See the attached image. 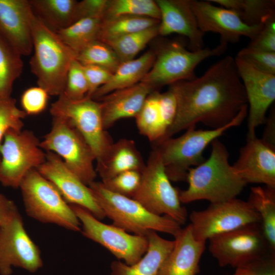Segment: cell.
<instances>
[{"label":"cell","instance_id":"6da1fadb","mask_svg":"<svg viewBox=\"0 0 275 275\" xmlns=\"http://www.w3.org/2000/svg\"><path fill=\"white\" fill-rule=\"evenodd\" d=\"M176 100L174 120L159 141L202 123L212 129L227 124L248 104L235 59L218 61L200 77L170 85Z\"/></svg>","mask_w":275,"mask_h":275},{"label":"cell","instance_id":"7a4b0ae2","mask_svg":"<svg viewBox=\"0 0 275 275\" xmlns=\"http://www.w3.org/2000/svg\"><path fill=\"white\" fill-rule=\"evenodd\" d=\"M186 181L188 187L179 190L181 203L205 200L217 203L236 198L247 183L229 162V153L218 139L211 143L208 159L190 168Z\"/></svg>","mask_w":275,"mask_h":275},{"label":"cell","instance_id":"3957f363","mask_svg":"<svg viewBox=\"0 0 275 275\" xmlns=\"http://www.w3.org/2000/svg\"><path fill=\"white\" fill-rule=\"evenodd\" d=\"M32 31L34 53L30 61L31 71L37 78L38 86L49 95L59 96L64 92L69 67L77 53L35 15Z\"/></svg>","mask_w":275,"mask_h":275},{"label":"cell","instance_id":"277c9868","mask_svg":"<svg viewBox=\"0 0 275 275\" xmlns=\"http://www.w3.org/2000/svg\"><path fill=\"white\" fill-rule=\"evenodd\" d=\"M248 105L243 106L235 118L224 126L208 130L190 127L178 137L153 143L169 179L174 182L186 181L191 167H196L205 160L203 153L207 146L226 131L242 123L248 116Z\"/></svg>","mask_w":275,"mask_h":275},{"label":"cell","instance_id":"5b68a950","mask_svg":"<svg viewBox=\"0 0 275 275\" xmlns=\"http://www.w3.org/2000/svg\"><path fill=\"white\" fill-rule=\"evenodd\" d=\"M88 187L105 217L128 233L146 236L153 231L175 237L182 229L170 217L153 214L132 198L109 191L102 182L94 181Z\"/></svg>","mask_w":275,"mask_h":275},{"label":"cell","instance_id":"8992f818","mask_svg":"<svg viewBox=\"0 0 275 275\" xmlns=\"http://www.w3.org/2000/svg\"><path fill=\"white\" fill-rule=\"evenodd\" d=\"M132 198L150 212L169 216L180 225L187 220V211L181 205L179 190L171 184L159 151L154 146L141 173L139 186Z\"/></svg>","mask_w":275,"mask_h":275},{"label":"cell","instance_id":"52a82bcc","mask_svg":"<svg viewBox=\"0 0 275 275\" xmlns=\"http://www.w3.org/2000/svg\"><path fill=\"white\" fill-rule=\"evenodd\" d=\"M19 188L25 212L29 216L43 223L81 231L80 223L70 205L37 169L31 170L26 175Z\"/></svg>","mask_w":275,"mask_h":275},{"label":"cell","instance_id":"ba28073f","mask_svg":"<svg viewBox=\"0 0 275 275\" xmlns=\"http://www.w3.org/2000/svg\"><path fill=\"white\" fill-rule=\"evenodd\" d=\"M228 43L220 41L214 48L204 47L190 51L183 43L172 41L164 44L156 53L155 61L141 82L150 86L154 91L166 85L196 77V67L207 58L224 53Z\"/></svg>","mask_w":275,"mask_h":275},{"label":"cell","instance_id":"9c48e42d","mask_svg":"<svg viewBox=\"0 0 275 275\" xmlns=\"http://www.w3.org/2000/svg\"><path fill=\"white\" fill-rule=\"evenodd\" d=\"M40 147L60 156L67 167L86 185L97 176L96 160L90 146L67 119L53 117L50 130L40 142Z\"/></svg>","mask_w":275,"mask_h":275},{"label":"cell","instance_id":"30bf717a","mask_svg":"<svg viewBox=\"0 0 275 275\" xmlns=\"http://www.w3.org/2000/svg\"><path fill=\"white\" fill-rule=\"evenodd\" d=\"M40 141L29 130L10 129L0 147V183L13 188L19 186L26 175L46 160Z\"/></svg>","mask_w":275,"mask_h":275},{"label":"cell","instance_id":"8fae6325","mask_svg":"<svg viewBox=\"0 0 275 275\" xmlns=\"http://www.w3.org/2000/svg\"><path fill=\"white\" fill-rule=\"evenodd\" d=\"M58 97L50 106V114L68 120L90 146L96 161H100L114 143L103 127L100 102L88 96L76 101L63 94Z\"/></svg>","mask_w":275,"mask_h":275},{"label":"cell","instance_id":"7c38bea8","mask_svg":"<svg viewBox=\"0 0 275 275\" xmlns=\"http://www.w3.org/2000/svg\"><path fill=\"white\" fill-rule=\"evenodd\" d=\"M69 205L80 223L82 235L105 248L118 260L131 265L147 252L146 236L131 234L113 224H104L85 208Z\"/></svg>","mask_w":275,"mask_h":275},{"label":"cell","instance_id":"4fadbf2b","mask_svg":"<svg viewBox=\"0 0 275 275\" xmlns=\"http://www.w3.org/2000/svg\"><path fill=\"white\" fill-rule=\"evenodd\" d=\"M189 219L195 238L205 242L242 227L260 224L259 214L248 201L237 198L211 203L204 210L193 211Z\"/></svg>","mask_w":275,"mask_h":275},{"label":"cell","instance_id":"5bb4252c","mask_svg":"<svg viewBox=\"0 0 275 275\" xmlns=\"http://www.w3.org/2000/svg\"><path fill=\"white\" fill-rule=\"evenodd\" d=\"M209 251L219 266L237 268L271 251L260 224L247 225L209 240Z\"/></svg>","mask_w":275,"mask_h":275},{"label":"cell","instance_id":"9a60e30c","mask_svg":"<svg viewBox=\"0 0 275 275\" xmlns=\"http://www.w3.org/2000/svg\"><path fill=\"white\" fill-rule=\"evenodd\" d=\"M43 265L40 251L18 214L0 227V274L11 275L13 266L34 272Z\"/></svg>","mask_w":275,"mask_h":275},{"label":"cell","instance_id":"2e32d148","mask_svg":"<svg viewBox=\"0 0 275 275\" xmlns=\"http://www.w3.org/2000/svg\"><path fill=\"white\" fill-rule=\"evenodd\" d=\"M189 2L200 30L204 33L219 34L220 41L228 44L236 43L242 37L253 39L262 25H249L234 11L214 5L209 1Z\"/></svg>","mask_w":275,"mask_h":275},{"label":"cell","instance_id":"e0dca14e","mask_svg":"<svg viewBox=\"0 0 275 275\" xmlns=\"http://www.w3.org/2000/svg\"><path fill=\"white\" fill-rule=\"evenodd\" d=\"M37 170L53 184L67 203L85 208L99 220L105 217L88 186L80 181L57 154L46 152L45 161Z\"/></svg>","mask_w":275,"mask_h":275},{"label":"cell","instance_id":"ac0fdd59","mask_svg":"<svg viewBox=\"0 0 275 275\" xmlns=\"http://www.w3.org/2000/svg\"><path fill=\"white\" fill-rule=\"evenodd\" d=\"M234 59L249 105L248 137H251L265 123L267 109L274 101L275 75L261 72L237 57Z\"/></svg>","mask_w":275,"mask_h":275},{"label":"cell","instance_id":"d6986e66","mask_svg":"<svg viewBox=\"0 0 275 275\" xmlns=\"http://www.w3.org/2000/svg\"><path fill=\"white\" fill-rule=\"evenodd\" d=\"M232 166L247 184L260 183L275 188V148L256 135L247 138Z\"/></svg>","mask_w":275,"mask_h":275},{"label":"cell","instance_id":"ffe728a7","mask_svg":"<svg viewBox=\"0 0 275 275\" xmlns=\"http://www.w3.org/2000/svg\"><path fill=\"white\" fill-rule=\"evenodd\" d=\"M34 15L29 0H0V36L22 56L33 50Z\"/></svg>","mask_w":275,"mask_h":275},{"label":"cell","instance_id":"44dd1931","mask_svg":"<svg viewBox=\"0 0 275 275\" xmlns=\"http://www.w3.org/2000/svg\"><path fill=\"white\" fill-rule=\"evenodd\" d=\"M176 108V100L171 90L152 91L135 117L139 132L153 144L157 142L172 125Z\"/></svg>","mask_w":275,"mask_h":275},{"label":"cell","instance_id":"7402d4cb","mask_svg":"<svg viewBox=\"0 0 275 275\" xmlns=\"http://www.w3.org/2000/svg\"><path fill=\"white\" fill-rule=\"evenodd\" d=\"M160 12L158 34H177L186 38L191 51L204 48V33L199 28L189 0H156Z\"/></svg>","mask_w":275,"mask_h":275},{"label":"cell","instance_id":"603a6c76","mask_svg":"<svg viewBox=\"0 0 275 275\" xmlns=\"http://www.w3.org/2000/svg\"><path fill=\"white\" fill-rule=\"evenodd\" d=\"M174 237V247L158 275H196L206 242L195 238L190 224L182 228Z\"/></svg>","mask_w":275,"mask_h":275},{"label":"cell","instance_id":"cb8c5ba5","mask_svg":"<svg viewBox=\"0 0 275 275\" xmlns=\"http://www.w3.org/2000/svg\"><path fill=\"white\" fill-rule=\"evenodd\" d=\"M154 91L140 82L130 87L114 91L97 101L101 103L103 125L106 130L120 119L135 118L148 95Z\"/></svg>","mask_w":275,"mask_h":275},{"label":"cell","instance_id":"d4e9b609","mask_svg":"<svg viewBox=\"0 0 275 275\" xmlns=\"http://www.w3.org/2000/svg\"><path fill=\"white\" fill-rule=\"evenodd\" d=\"M145 165L134 141L123 138L111 145L102 158L97 162L96 171L103 181L128 171L142 173Z\"/></svg>","mask_w":275,"mask_h":275},{"label":"cell","instance_id":"484cf974","mask_svg":"<svg viewBox=\"0 0 275 275\" xmlns=\"http://www.w3.org/2000/svg\"><path fill=\"white\" fill-rule=\"evenodd\" d=\"M146 236L148 248L142 258L131 265L119 260L113 261L111 264L110 275H158L175 241L163 238L153 231L149 232Z\"/></svg>","mask_w":275,"mask_h":275},{"label":"cell","instance_id":"4316f807","mask_svg":"<svg viewBox=\"0 0 275 275\" xmlns=\"http://www.w3.org/2000/svg\"><path fill=\"white\" fill-rule=\"evenodd\" d=\"M155 58L156 53L149 50L138 58L121 63L110 79L99 88L91 98L98 100L111 92L141 82L152 67Z\"/></svg>","mask_w":275,"mask_h":275},{"label":"cell","instance_id":"83f0119b","mask_svg":"<svg viewBox=\"0 0 275 275\" xmlns=\"http://www.w3.org/2000/svg\"><path fill=\"white\" fill-rule=\"evenodd\" d=\"M34 14L48 28L57 32L75 22V0H29Z\"/></svg>","mask_w":275,"mask_h":275},{"label":"cell","instance_id":"f1b7e54d","mask_svg":"<svg viewBox=\"0 0 275 275\" xmlns=\"http://www.w3.org/2000/svg\"><path fill=\"white\" fill-rule=\"evenodd\" d=\"M248 202L258 213L260 226L271 252L275 251V188L252 187Z\"/></svg>","mask_w":275,"mask_h":275},{"label":"cell","instance_id":"f546056e","mask_svg":"<svg viewBox=\"0 0 275 275\" xmlns=\"http://www.w3.org/2000/svg\"><path fill=\"white\" fill-rule=\"evenodd\" d=\"M160 20L144 16L120 15L102 18L98 40L102 42L159 24Z\"/></svg>","mask_w":275,"mask_h":275},{"label":"cell","instance_id":"4dcf8cb0","mask_svg":"<svg viewBox=\"0 0 275 275\" xmlns=\"http://www.w3.org/2000/svg\"><path fill=\"white\" fill-rule=\"evenodd\" d=\"M224 8L236 12L246 24L260 25L275 16L273 0H210Z\"/></svg>","mask_w":275,"mask_h":275},{"label":"cell","instance_id":"1f68e13d","mask_svg":"<svg viewBox=\"0 0 275 275\" xmlns=\"http://www.w3.org/2000/svg\"><path fill=\"white\" fill-rule=\"evenodd\" d=\"M101 18H85L56 32L63 42L77 53L97 40Z\"/></svg>","mask_w":275,"mask_h":275},{"label":"cell","instance_id":"d6a6232c","mask_svg":"<svg viewBox=\"0 0 275 275\" xmlns=\"http://www.w3.org/2000/svg\"><path fill=\"white\" fill-rule=\"evenodd\" d=\"M22 56L0 36V100L11 97L23 70Z\"/></svg>","mask_w":275,"mask_h":275},{"label":"cell","instance_id":"836d02e7","mask_svg":"<svg viewBox=\"0 0 275 275\" xmlns=\"http://www.w3.org/2000/svg\"><path fill=\"white\" fill-rule=\"evenodd\" d=\"M158 25L129 34L105 43L113 50L120 63L128 61L134 59L149 42L159 35Z\"/></svg>","mask_w":275,"mask_h":275},{"label":"cell","instance_id":"e575fe53","mask_svg":"<svg viewBox=\"0 0 275 275\" xmlns=\"http://www.w3.org/2000/svg\"><path fill=\"white\" fill-rule=\"evenodd\" d=\"M120 15L144 16L160 19V12L155 1L107 0L102 18Z\"/></svg>","mask_w":275,"mask_h":275},{"label":"cell","instance_id":"d590c367","mask_svg":"<svg viewBox=\"0 0 275 275\" xmlns=\"http://www.w3.org/2000/svg\"><path fill=\"white\" fill-rule=\"evenodd\" d=\"M76 60L82 65H95L113 73L120 62L113 50L106 43L96 40L77 53Z\"/></svg>","mask_w":275,"mask_h":275},{"label":"cell","instance_id":"8d00e7d4","mask_svg":"<svg viewBox=\"0 0 275 275\" xmlns=\"http://www.w3.org/2000/svg\"><path fill=\"white\" fill-rule=\"evenodd\" d=\"M26 115L23 110L17 107L16 100L11 97L0 100V147L9 129H22L23 119Z\"/></svg>","mask_w":275,"mask_h":275},{"label":"cell","instance_id":"74e56055","mask_svg":"<svg viewBox=\"0 0 275 275\" xmlns=\"http://www.w3.org/2000/svg\"><path fill=\"white\" fill-rule=\"evenodd\" d=\"M88 91V84L82 65L74 60L69 67L63 94L69 99L76 101L84 98Z\"/></svg>","mask_w":275,"mask_h":275},{"label":"cell","instance_id":"f35d334b","mask_svg":"<svg viewBox=\"0 0 275 275\" xmlns=\"http://www.w3.org/2000/svg\"><path fill=\"white\" fill-rule=\"evenodd\" d=\"M141 178V172L132 170L101 182L109 191L132 198L139 186Z\"/></svg>","mask_w":275,"mask_h":275},{"label":"cell","instance_id":"ab89813d","mask_svg":"<svg viewBox=\"0 0 275 275\" xmlns=\"http://www.w3.org/2000/svg\"><path fill=\"white\" fill-rule=\"evenodd\" d=\"M236 57L261 72L275 75V52L261 51L247 46L240 50Z\"/></svg>","mask_w":275,"mask_h":275},{"label":"cell","instance_id":"60d3db41","mask_svg":"<svg viewBox=\"0 0 275 275\" xmlns=\"http://www.w3.org/2000/svg\"><path fill=\"white\" fill-rule=\"evenodd\" d=\"M49 95L42 88L31 87L23 92L20 103L26 115H34L43 112L46 107Z\"/></svg>","mask_w":275,"mask_h":275},{"label":"cell","instance_id":"b9f144b4","mask_svg":"<svg viewBox=\"0 0 275 275\" xmlns=\"http://www.w3.org/2000/svg\"><path fill=\"white\" fill-rule=\"evenodd\" d=\"M233 275H275L274 253H268L236 268Z\"/></svg>","mask_w":275,"mask_h":275},{"label":"cell","instance_id":"7bdbcfd3","mask_svg":"<svg viewBox=\"0 0 275 275\" xmlns=\"http://www.w3.org/2000/svg\"><path fill=\"white\" fill-rule=\"evenodd\" d=\"M248 47L261 51L275 52V16L264 22Z\"/></svg>","mask_w":275,"mask_h":275},{"label":"cell","instance_id":"ee69618b","mask_svg":"<svg viewBox=\"0 0 275 275\" xmlns=\"http://www.w3.org/2000/svg\"><path fill=\"white\" fill-rule=\"evenodd\" d=\"M82 68L89 86L86 96L91 98L99 88L110 79L113 73L103 68L95 65H82Z\"/></svg>","mask_w":275,"mask_h":275},{"label":"cell","instance_id":"f6af8a7d","mask_svg":"<svg viewBox=\"0 0 275 275\" xmlns=\"http://www.w3.org/2000/svg\"><path fill=\"white\" fill-rule=\"evenodd\" d=\"M107 0H83L78 2L75 13V22L85 18H102Z\"/></svg>","mask_w":275,"mask_h":275},{"label":"cell","instance_id":"bcb514c9","mask_svg":"<svg viewBox=\"0 0 275 275\" xmlns=\"http://www.w3.org/2000/svg\"><path fill=\"white\" fill-rule=\"evenodd\" d=\"M19 214L14 202L0 194V225L8 223Z\"/></svg>","mask_w":275,"mask_h":275},{"label":"cell","instance_id":"7dc6e473","mask_svg":"<svg viewBox=\"0 0 275 275\" xmlns=\"http://www.w3.org/2000/svg\"><path fill=\"white\" fill-rule=\"evenodd\" d=\"M274 122V112H273L271 113L269 118H266L265 123L266 124V126L263 138L261 139L264 142L274 148H275Z\"/></svg>","mask_w":275,"mask_h":275},{"label":"cell","instance_id":"c3c4849f","mask_svg":"<svg viewBox=\"0 0 275 275\" xmlns=\"http://www.w3.org/2000/svg\"><path fill=\"white\" fill-rule=\"evenodd\" d=\"M0 227H1V225H0Z\"/></svg>","mask_w":275,"mask_h":275}]
</instances>
